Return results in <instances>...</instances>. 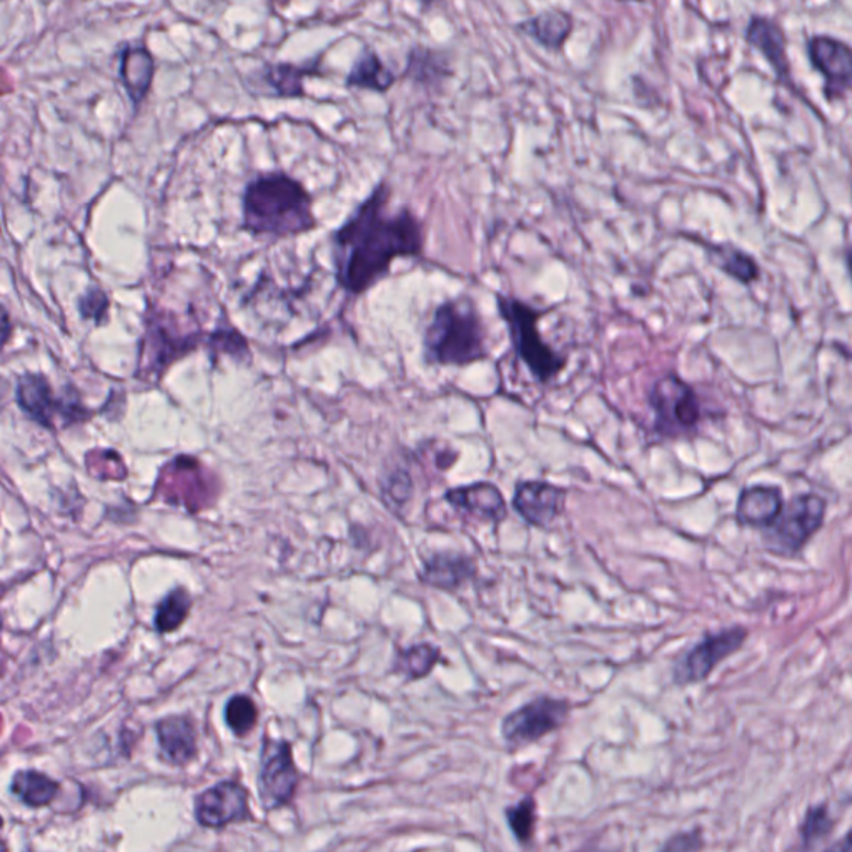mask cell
<instances>
[{"label":"cell","instance_id":"obj_1","mask_svg":"<svg viewBox=\"0 0 852 852\" xmlns=\"http://www.w3.org/2000/svg\"><path fill=\"white\" fill-rule=\"evenodd\" d=\"M390 187L381 181L333 235L336 281L348 294L370 290L390 274L397 258L423 254V222L407 207L390 212Z\"/></svg>","mask_w":852,"mask_h":852},{"label":"cell","instance_id":"obj_2","mask_svg":"<svg viewBox=\"0 0 852 852\" xmlns=\"http://www.w3.org/2000/svg\"><path fill=\"white\" fill-rule=\"evenodd\" d=\"M316 226L312 199L284 171L258 175L243 193V229L254 235L288 236Z\"/></svg>","mask_w":852,"mask_h":852},{"label":"cell","instance_id":"obj_3","mask_svg":"<svg viewBox=\"0 0 852 852\" xmlns=\"http://www.w3.org/2000/svg\"><path fill=\"white\" fill-rule=\"evenodd\" d=\"M424 362L436 367H466L488 356L486 330L472 300L443 301L423 335Z\"/></svg>","mask_w":852,"mask_h":852},{"label":"cell","instance_id":"obj_4","mask_svg":"<svg viewBox=\"0 0 852 852\" xmlns=\"http://www.w3.org/2000/svg\"><path fill=\"white\" fill-rule=\"evenodd\" d=\"M497 307L507 325L514 353L527 365L534 380L540 384L555 380L565 370L568 358L544 342L540 330V320L544 313L520 298L504 294L497 295Z\"/></svg>","mask_w":852,"mask_h":852},{"label":"cell","instance_id":"obj_5","mask_svg":"<svg viewBox=\"0 0 852 852\" xmlns=\"http://www.w3.org/2000/svg\"><path fill=\"white\" fill-rule=\"evenodd\" d=\"M648 405L653 411V429L661 439L675 440L698 429L702 418L701 401L691 385L679 375L657 378L648 391Z\"/></svg>","mask_w":852,"mask_h":852},{"label":"cell","instance_id":"obj_6","mask_svg":"<svg viewBox=\"0 0 852 852\" xmlns=\"http://www.w3.org/2000/svg\"><path fill=\"white\" fill-rule=\"evenodd\" d=\"M15 398L27 417L52 432L69 429L92 417V411L82 405L77 391L58 397L42 374L22 375L18 380Z\"/></svg>","mask_w":852,"mask_h":852},{"label":"cell","instance_id":"obj_7","mask_svg":"<svg viewBox=\"0 0 852 852\" xmlns=\"http://www.w3.org/2000/svg\"><path fill=\"white\" fill-rule=\"evenodd\" d=\"M826 517V500L806 494L784 505L777 520L763 534L764 546L774 555L796 556L821 530Z\"/></svg>","mask_w":852,"mask_h":852},{"label":"cell","instance_id":"obj_8","mask_svg":"<svg viewBox=\"0 0 852 852\" xmlns=\"http://www.w3.org/2000/svg\"><path fill=\"white\" fill-rule=\"evenodd\" d=\"M569 709L568 701L540 696L504 719L501 737L510 746L536 743L565 724Z\"/></svg>","mask_w":852,"mask_h":852},{"label":"cell","instance_id":"obj_9","mask_svg":"<svg viewBox=\"0 0 852 852\" xmlns=\"http://www.w3.org/2000/svg\"><path fill=\"white\" fill-rule=\"evenodd\" d=\"M748 630L743 627L726 628L706 634L675 666V682L678 685H695L705 682L716 666L726 657L743 648Z\"/></svg>","mask_w":852,"mask_h":852},{"label":"cell","instance_id":"obj_10","mask_svg":"<svg viewBox=\"0 0 852 852\" xmlns=\"http://www.w3.org/2000/svg\"><path fill=\"white\" fill-rule=\"evenodd\" d=\"M298 786L291 748L287 741H265L258 790L267 809L280 808L294 798Z\"/></svg>","mask_w":852,"mask_h":852},{"label":"cell","instance_id":"obj_11","mask_svg":"<svg viewBox=\"0 0 852 852\" xmlns=\"http://www.w3.org/2000/svg\"><path fill=\"white\" fill-rule=\"evenodd\" d=\"M568 491L553 483L528 479L517 485L513 508L528 524L547 528L565 513Z\"/></svg>","mask_w":852,"mask_h":852},{"label":"cell","instance_id":"obj_12","mask_svg":"<svg viewBox=\"0 0 852 852\" xmlns=\"http://www.w3.org/2000/svg\"><path fill=\"white\" fill-rule=\"evenodd\" d=\"M811 64L826 79L825 92L829 100L839 99L852 89V48L836 38L815 37L809 41Z\"/></svg>","mask_w":852,"mask_h":852},{"label":"cell","instance_id":"obj_13","mask_svg":"<svg viewBox=\"0 0 852 852\" xmlns=\"http://www.w3.org/2000/svg\"><path fill=\"white\" fill-rule=\"evenodd\" d=\"M248 816L247 790L242 784L225 781L197 798L196 818L206 828H223Z\"/></svg>","mask_w":852,"mask_h":852},{"label":"cell","instance_id":"obj_14","mask_svg":"<svg viewBox=\"0 0 852 852\" xmlns=\"http://www.w3.org/2000/svg\"><path fill=\"white\" fill-rule=\"evenodd\" d=\"M445 500L460 513L485 523H500L508 514L504 494L494 483L476 482L456 486L446 491Z\"/></svg>","mask_w":852,"mask_h":852},{"label":"cell","instance_id":"obj_15","mask_svg":"<svg viewBox=\"0 0 852 852\" xmlns=\"http://www.w3.org/2000/svg\"><path fill=\"white\" fill-rule=\"evenodd\" d=\"M119 77L135 109L142 106L155 76V63L145 45H125L120 51Z\"/></svg>","mask_w":852,"mask_h":852},{"label":"cell","instance_id":"obj_16","mask_svg":"<svg viewBox=\"0 0 852 852\" xmlns=\"http://www.w3.org/2000/svg\"><path fill=\"white\" fill-rule=\"evenodd\" d=\"M784 508V498L777 486L754 485L741 491L737 507L738 523L764 528L774 523Z\"/></svg>","mask_w":852,"mask_h":852},{"label":"cell","instance_id":"obj_17","mask_svg":"<svg viewBox=\"0 0 852 852\" xmlns=\"http://www.w3.org/2000/svg\"><path fill=\"white\" fill-rule=\"evenodd\" d=\"M476 576V565L469 556L458 553H436L424 562L420 579L439 589H458Z\"/></svg>","mask_w":852,"mask_h":852},{"label":"cell","instance_id":"obj_18","mask_svg":"<svg viewBox=\"0 0 852 852\" xmlns=\"http://www.w3.org/2000/svg\"><path fill=\"white\" fill-rule=\"evenodd\" d=\"M319 67L297 66V64H267L257 74L255 82L264 87L267 96L281 97V99H301L306 97L303 80L310 76H317Z\"/></svg>","mask_w":852,"mask_h":852},{"label":"cell","instance_id":"obj_19","mask_svg":"<svg viewBox=\"0 0 852 852\" xmlns=\"http://www.w3.org/2000/svg\"><path fill=\"white\" fill-rule=\"evenodd\" d=\"M157 740L162 756L174 764H186L197 753V731L187 718L162 719L157 724Z\"/></svg>","mask_w":852,"mask_h":852},{"label":"cell","instance_id":"obj_20","mask_svg":"<svg viewBox=\"0 0 852 852\" xmlns=\"http://www.w3.org/2000/svg\"><path fill=\"white\" fill-rule=\"evenodd\" d=\"M748 41L767 58V63L774 67L777 76L783 77V79L789 77L786 37H784L779 25L774 24L770 19L754 18L748 27Z\"/></svg>","mask_w":852,"mask_h":852},{"label":"cell","instance_id":"obj_21","mask_svg":"<svg viewBox=\"0 0 852 852\" xmlns=\"http://www.w3.org/2000/svg\"><path fill=\"white\" fill-rule=\"evenodd\" d=\"M395 84V76L378 57L375 52L365 51L356 63L353 64L352 70L346 76V86L353 87V89L374 90V92H387Z\"/></svg>","mask_w":852,"mask_h":852},{"label":"cell","instance_id":"obj_22","mask_svg":"<svg viewBox=\"0 0 852 852\" xmlns=\"http://www.w3.org/2000/svg\"><path fill=\"white\" fill-rule=\"evenodd\" d=\"M521 31L546 48H560L573 31L569 14L562 11H546L520 25Z\"/></svg>","mask_w":852,"mask_h":852},{"label":"cell","instance_id":"obj_23","mask_svg":"<svg viewBox=\"0 0 852 852\" xmlns=\"http://www.w3.org/2000/svg\"><path fill=\"white\" fill-rule=\"evenodd\" d=\"M57 781L51 779L37 771H21L12 779V793L31 808H42L51 805L57 796Z\"/></svg>","mask_w":852,"mask_h":852},{"label":"cell","instance_id":"obj_24","mask_svg":"<svg viewBox=\"0 0 852 852\" xmlns=\"http://www.w3.org/2000/svg\"><path fill=\"white\" fill-rule=\"evenodd\" d=\"M449 74L446 58L440 55L439 52L424 47H414L408 54L405 77L413 80V82L433 86V84L442 82L443 79H446Z\"/></svg>","mask_w":852,"mask_h":852},{"label":"cell","instance_id":"obj_25","mask_svg":"<svg viewBox=\"0 0 852 852\" xmlns=\"http://www.w3.org/2000/svg\"><path fill=\"white\" fill-rule=\"evenodd\" d=\"M440 661V648L430 643L414 644L397 654L395 672L400 673L408 682L424 678L432 673Z\"/></svg>","mask_w":852,"mask_h":852},{"label":"cell","instance_id":"obj_26","mask_svg":"<svg viewBox=\"0 0 852 852\" xmlns=\"http://www.w3.org/2000/svg\"><path fill=\"white\" fill-rule=\"evenodd\" d=\"M712 258L718 262L719 268L729 277L741 284L750 285L760 278V267L753 257L741 252L740 248L729 245H716L712 248Z\"/></svg>","mask_w":852,"mask_h":852},{"label":"cell","instance_id":"obj_27","mask_svg":"<svg viewBox=\"0 0 852 852\" xmlns=\"http://www.w3.org/2000/svg\"><path fill=\"white\" fill-rule=\"evenodd\" d=\"M190 606H192V599L186 589L177 588L168 593L155 611L154 623L158 633H171L178 630L189 617Z\"/></svg>","mask_w":852,"mask_h":852},{"label":"cell","instance_id":"obj_28","mask_svg":"<svg viewBox=\"0 0 852 852\" xmlns=\"http://www.w3.org/2000/svg\"><path fill=\"white\" fill-rule=\"evenodd\" d=\"M832 829H834V819L831 818L828 805L822 803V805L811 806L799 828L803 848H815L818 842L825 841L831 834Z\"/></svg>","mask_w":852,"mask_h":852},{"label":"cell","instance_id":"obj_29","mask_svg":"<svg viewBox=\"0 0 852 852\" xmlns=\"http://www.w3.org/2000/svg\"><path fill=\"white\" fill-rule=\"evenodd\" d=\"M225 719L236 737H247L258 722L257 705L248 696H233L226 702Z\"/></svg>","mask_w":852,"mask_h":852},{"label":"cell","instance_id":"obj_30","mask_svg":"<svg viewBox=\"0 0 852 852\" xmlns=\"http://www.w3.org/2000/svg\"><path fill=\"white\" fill-rule=\"evenodd\" d=\"M508 826L514 838L521 844L531 841L534 834V825H536V803L533 798H523L518 805L510 806L505 811Z\"/></svg>","mask_w":852,"mask_h":852},{"label":"cell","instance_id":"obj_31","mask_svg":"<svg viewBox=\"0 0 852 852\" xmlns=\"http://www.w3.org/2000/svg\"><path fill=\"white\" fill-rule=\"evenodd\" d=\"M384 494L397 507L407 504L410 500L411 494H413V482H411L408 472H405V469L394 472V475H390L388 482L385 483Z\"/></svg>","mask_w":852,"mask_h":852},{"label":"cell","instance_id":"obj_32","mask_svg":"<svg viewBox=\"0 0 852 852\" xmlns=\"http://www.w3.org/2000/svg\"><path fill=\"white\" fill-rule=\"evenodd\" d=\"M79 309L84 319L102 323L103 319H106L107 310H109V298L99 288H92V290L87 291L80 298Z\"/></svg>","mask_w":852,"mask_h":852},{"label":"cell","instance_id":"obj_33","mask_svg":"<svg viewBox=\"0 0 852 852\" xmlns=\"http://www.w3.org/2000/svg\"><path fill=\"white\" fill-rule=\"evenodd\" d=\"M702 848V839L699 831L683 832L675 836L663 845L664 851H696Z\"/></svg>","mask_w":852,"mask_h":852},{"label":"cell","instance_id":"obj_34","mask_svg":"<svg viewBox=\"0 0 852 852\" xmlns=\"http://www.w3.org/2000/svg\"><path fill=\"white\" fill-rule=\"evenodd\" d=\"M832 849H839V851H852V829L845 834V838Z\"/></svg>","mask_w":852,"mask_h":852},{"label":"cell","instance_id":"obj_35","mask_svg":"<svg viewBox=\"0 0 852 852\" xmlns=\"http://www.w3.org/2000/svg\"><path fill=\"white\" fill-rule=\"evenodd\" d=\"M9 332H11V325H9L8 312L4 310V336H2V339H4V343L9 342Z\"/></svg>","mask_w":852,"mask_h":852},{"label":"cell","instance_id":"obj_36","mask_svg":"<svg viewBox=\"0 0 852 852\" xmlns=\"http://www.w3.org/2000/svg\"><path fill=\"white\" fill-rule=\"evenodd\" d=\"M848 268H849V274H851V278H852V248L851 251L848 252Z\"/></svg>","mask_w":852,"mask_h":852},{"label":"cell","instance_id":"obj_37","mask_svg":"<svg viewBox=\"0 0 852 852\" xmlns=\"http://www.w3.org/2000/svg\"><path fill=\"white\" fill-rule=\"evenodd\" d=\"M620 2H628V0H620ZM633 2H643V0H633Z\"/></svg>","mask_w":852,"mask_h":852}]
</instances>
